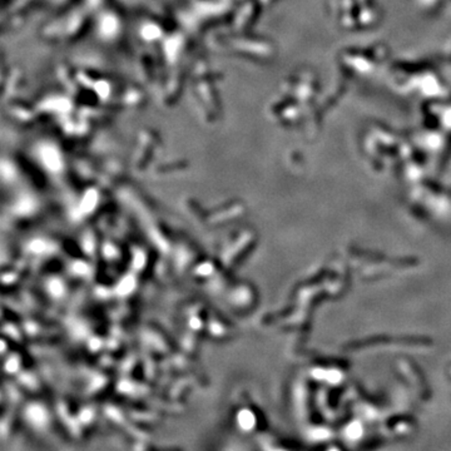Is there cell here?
<instances>
[{"label": "cell", "mask_w": 451, "mask_h": 451, "mask_svg": "<svg viewBox=\"0 0 451 451\" xmlns=\"http://www.w3.org/2000/svg\"><path fill=\"white\" fill-rule=\"evenodd\" d=\"M75 267H77V272L78 273L84 272V271H86V266H84V264H81V266H79V264H77Z\"/></svg>", "instance_id": "52a82bcc"}, {"label": "cell", "mask_w": 451, "mask_h": 451, "mask_svg": "<svg viewBox=\"0 0 451 451\" xmlns=\"http://www.w3.org/2000/svg\"><path fill=\"white\" fill-rule=\"evenodd\" d=\"M32 250L34 251V252H42V251L44 250V244L42 243V242H39V241L33 242V243H32Z\"/></svg>", "instance_id": "5b68a950"}, {"label": "cell", "mask_w": 451, "mask_h": 451, "mask_svg": "<svg viewBox=\"0 0 451 451\" xmlns=\"http://www.w3.org/2000/svg\"><path fill=\"white\" fill-rule=\"evenodd\" d=\"M49 290H50V292H52L53 295L59 296V295L62 293V291H63V287H62L61 282L55 279V281L50 282V285H49Z\"/></svg>", "instance_id": "3957f363"}, {"label": "cell", "mask_w": 451, "mask_h": 451, "mask_svg": "<svg viewBox=\"0 0 451 451\" xmlns=\"http://www.w3.org/2000/svg\"><path fill=\"white\" fill-rule=\"evenodd\" d=\"M133 283H134V282H133V279H126L123 282H122L121 286H119V292H122V293L129 292L133 287Z\"/></svg>", "instance_id": "277c9868"}, {"label": "cell", "mask_w": 451, "mask_h": 451, "mask_svg": "<svg viewBox=\"0 0 451 451\" xmlns=\"http://www.w3.org/2000/svg\"><path fill=\"white\" fill-rule=\"evenodd\" d=\"M17 367H18V364H17V361H15V360H12V362H9V364H8V370L14 371Z\"/></svg>", "instance_id": "8992f818"}, {"label": "cell", "mask_w": 451, "mask_h": 451, "mask_svg": "<svg viewBox=\"0 0 451 451\" xmlns=\"http://www.w3.org/2000/svg\"><path fill=\"white\" fill-rule=\"evenodd\" d=\"M28 416L30 419V421L37 425H42L45 421V412L43 408H41L39 406H32L28 410Z\"/></svg>", "instance_id": "6da1fadb"}, {"label": "cell", "mask_w": 451, "mask_h": 451, "mask_svg": "<svg viewBox=\"0 0 451 451\" xmlns=\"http://www.w3.org/2000/svg\"><path fill=\"white\" fill-rule=\"evenodd\" d=\"M238 420H239V425H241L243 429H250L253 424L252 415H251L250 412H247V411H242L238 416Z\"/></svg>", "instance_id": "7a4b0ae2"}]
</instances>
